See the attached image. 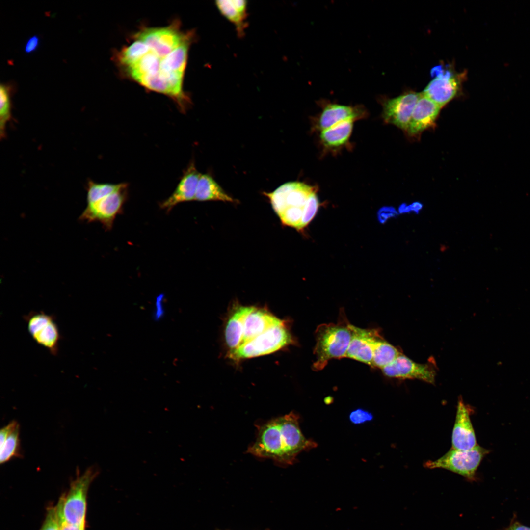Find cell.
Returning <instances> with one entry per match:
<instances>
[{"label":"cell","instance_id":"obj_11","mask_svg":"<svg viewBox=\"0 0 530 530\" xmlns=\"http://www.w3.org/2000/svg\"><path fill=\"white\" fill-rule=\"evenodd\" d=\"M382 370L389 377L418 379L431 384L435 381L436 372L431 365L415 362L401 353Z\"/></svg>","mask_w":530,"mask_h":530},{"label":"cell","instance_id":"obj_34","mask_svg":"<svg viewBox=\"0 0 530 530\" xmlns=\"http://www.w3.org/2000/svg\"><path fill=\"white\" fill-rule=\"evenodd\" d=\"M423 207V204L419 202H414L409 205L403 203L399 205L398 211L399 214L412 212L417 214L420 213Z\"/></svg>","mask_w":530,"mask_h":530},{"label":"cell","instance_id":"obj_8","mask_svg":"<svg viewBox=\"0 0 530 530\" xmlns=\"http://www.w3.org/2000/svg\"><path fill=\"white\" fill-rule=\"evenodd\" d=\"M431 74L433 79L423 93L442 107L458 94L465 75L441 65L434 67Z\"/></svg>","mask_w":530,"mask_h":530},{"label":"cell","instance_id":"obj_19","mask_svg":"<svg viewBox=\"0 0 530 530\" xmlns=\"http://www.w3.org/2000/svg\"><path fill=\"white\" fill-rule=\"evenodd\" d=\"M215 5L221 15L233 24L239 37L247 27L248 3L244 0H218Z\"/></svg>","mask_w":530,"mask_h":530},{"label":"cell","instance_id":"obj_26","mask_svg":"<svg viewBox=\"0 0 530 530\" xmlns=\"http://www.w3.org/2000/svg\"><path fill=\"white\" fill-rule=\"evenodd\" d=\"M400 354L396 347L381 337L374 344L372 366L382 369Z\"/></svg>","mask_w":530,"mask_h":530},{"label":"cell","instance_id":"obj_14","mask_svg":"<svg viewBox=\"0 0 530 530\" xmlns=\"http://www.w3.org/2000/svg\"><path fill=\"white\" fill-rule=\"evenodd\" d=\"M441 107L424 95L420 93L406 130L410 136L420 135L435 125Z\"/></svg>","mask_w":530,"mask_h":530},{"label":"cell","instance_id":"obj_3","mask_svg":"<svg viewBox=\"0 0 530 530\" xmlns=\"http://www.w3.org/2000/svg\"><path fill=\"white\" fill-rule=\"evenodd\" d=\"M98 472L96 468L90 467L77 476L67 493L60 497L55 506L58 518L69 524L85 528L87 493Z\"/></svg>","mask_w":530,"mask_h":530},{"label":"cell","instance_id":"obj_1","mask_svg":"<svg viewBox=\"0 0 530 530\" xmlns=\"http://www.w3.org/2000/svg\"><path fill=\"white\" fill-rule=\"evenodd\" d=\"M316 446L315 442L302 434L299 417L292 412L259 425L256 440L249 447L247 452L288 465L294 462L300 452Z\"/></svg>","mask_w":530,"mask_h":530},{"label":"cell","instance_id":"obj_30","mask_svg":"<svg viewBox=\"0 0 530 530\" xmlns=\"http://www.w3.org/2000/svg\"><path fill=\"white\" fill-rule=\"evenodd\" d=\"M303 208H287L279 216L283 224L298 230L303 214Z\"/></svg>","mask_w":530,"mask_h":530},{"label":"cell","instance_id":"obj_5","mask_svg":"<svg viewBox=\"0 0 530 530\" xmlns=\"http://www.w3.org/2000/svg\"><path fill=\"white\" fill-rule=\"evenodd\" d=\"M195 36L194 31L182 32L180 23L176 21L163 27L141 28L133 38L145 43L159 57L163 58L186 41L195 38Z\"/></svg>","mask_w":530,"mask_h":530},{"label":"cell","instance_id":"obj_23","mask_svg":"<svg viewBox=\"0 0 530 530\" xmlns=\"http://www.w3.org/2000/svg\"><path fill=\"white\" fill-rule=\"evenodd\" d=\"M195 200L199 201L218 200L233 202L232 197L226 194L215 181L209 175H201L197 187Z\"/></svg>","mask_w":530,"mask_h":530},{"label":"cell","instance_id":"obj_12","mask_svg":"<svg viewBox=\"0 0 530 530\" xmlns=\"http://www.w3.org/2000/svg\"><path fill=\"white\" fill-rule=\"evenodd\" d=\"M419 95L409 92L395 98L383 99L381 104L384 121L406 131Z\"/></svg>","mask_w":530,"mask_h":530},{"label":"cell","instance_id":"obj_16","mask_svg":"<svg viewBox=\"0 0 530 530\" xmlns=\"http://www.w3.org/2000/svg\"><path fill=\"white\" fill-rule=\"evenodd\" d=\"M201 175L194 162L191 161L184 172L174 192L160 204V208L168 212L180 203L195 200Z\"/></svg>","mask_w":530,"mask_h":530},{"label":"cell","instance_id":"obj_27","mask_svg":"<svg viewBox=\"0 0 530 530\" xmlns=\"http://www.w3.org/2000/svg\"><path fill=\"white\" fill-rule=\"evenodd\" d=\"M13 86L10 83L0 85V136L5 137L7 125L12 119L11 96Z\"/></svg>","mask_w":530,"mask_h":530},{"label":"cell","instance_id":"obj_6","mask_svg":"<svg viewBox=\"0 0 530 530\" xmlns=\"http://www.w3.org/2000/svg\"><path fill=\"white\" fill-rule=\"evenodd\" d=\"M489 452V450L478 445L468 450L451 448L440 458L427 461L424 466L429 469H446L473 481L480 462Z\"/></svg>","mask_w":530,"mask_h":530},{"label":"cell","instance_id":"obj_20","mask_svg":"<svg viewBox=\"0 0 530 530\" xmlns=\"http://www.w3.org/2000/svg\"><path fill=\"white\" fill-rule=\"evenodd\" d=\"M20 426L12 421L0 431V463L3 464L22 455L20 450Z\"/></svg>","mask_w":530,"mask_h":530},{"label":"cell","instance_id":"obj_13","mask_svg":"<svg viewBox=\"0 0 530 530\" xmlns=\"http://www.w3.org/2000/svg\"><path fill=\"white\" fill-rule=\"evenodd\" d=\"M351 327L352 336L345 357L372 366L374 344L381 336L376 329H362L352 325Z\"/></svg>","mask_w":530,"mask_h":530},{"label":"cell","instance_id":"obj_31","mask_svg":"<svg viewBox=\"0 0 530 530\" xmlns=\"http://www.w3.org/2000/svg\"><path fill=\"white\" fill-rule=\"evenodd\" d=\"M39 530H60L55 506L48 508L45 518Z\"/></svg>","mask_w":530,"mask_h":530},{"label":"cell","instance_id":"obj_2","mask_svg":"<svg viewBox=\"0 0 530 530\" xmlns=\"http://www.w3.org/2000/svg\"><path fill=\"white\" fill-rule=\"evenodd\" d=\"M343 314L336 323L322 324L315 331L316 340L313 369H323L332 359L345 357L352 336L351 324Z\"/></svg>","mask_w":530,"mask_h":530},{"label":"cell","instance_id":"obj_22","mask_svg":"<svg viewBox=\"0 0 530 530\" xmlns=\"http://www.w3.org/2000/svg\"><path fill=\"white\" fill-rule=\"evenodd\" d=\"M195 38L188 40L173 50L167 55L161 58L160 72L167 78L173 74L184 75L190 44Z\"/></svg>","mask_w":530,"mask_h":530},{"label":"cell","instance_id":"obj_36","mask_svg":"<svg viewBox=\"0 0 530 530\" xmlns=\"http://www.w3.org/2000/svg\"><path fill=\"white\" fill-rule=\"evenodd\" d=\"M58 519L60 530H85V527L69 524L58 517Z\"/></svg>","mask_w":530,"mask_h":530},{"label":"cell","instance_id":"obj_33","mask_svg":"<svg viewBox=\"0 0 530 530\" xmlns=\"http://www.w3.org/2000/svg\"><path fill=\"white\" fill-rule=\"evenodd\" d=\"M398 211L393 207L384 206L377 212L378 220L381 224L385 223L389 219L395 218L398 215Z\"/></svg>","mask_w":530,"mask_h":530},{"label":"cell","instance_id":"obj_17","mask_svg":"<svg viewBox=\"0 0 530 530\" xmlns=\"http://www.w3.org/2000/svg\"><path fill=\"white\" fill-rule=\"evenodd\" d=\"M283 321L267 310L250 306L243 319L242 341L239 346Z\"/></svg>","mask_w":530,"mask_h":530},{"label":"cell","instance_id":"obj_7","mask_svg":"<svg viewBox=\"0 0 530 530\" xmlns=\"http://www.w3.org/2000/svg\"><path fill=\"white\" fill-rule=\"evenodd\" d=\"M128 184L126 183L119 190L87 204L79 220L87 223L99 222L106 230H110L116 217L122 212L128 198Z\"/></svg>","mask_w":530,"mask_h":530},{"label":"cell","instance_id":"obj_9","mask_svg":"<svg viewBox=\"0 0 530 530\" xmlns=\"http://www.w3.org/2000/svg\"><path fill=\"white\" fill-rule=\"evenodd\" d=\"M24 319L33 340L51 354H57L61 336L54 317L43 311H32Z\"/></svg>","mask_w":530,"mask_h":530},{"label":"cell","instance_id":"obj_18","mask_svg":"<svg viewBox=\"0 0 530 530\" xmlns=\"http://www.w3.org/2000/svg\"><path fill=\"white\" fill-rule=\"evenodd\" d=\"M366 114L365 109L361 106H352L326 103L323 105V109L318 118V127L322 131L341 122L361 119Z\"/></svg>","mask_w":530,"mask_h":530},{"label":"cell","instance_id":"obj_28","mask_svg":"<svg viewBox=\"0 0 530 530\" xmlns=\"http://www.w3.org/2000/svg\"><path fill=\"white\" fill-rule=\"evenodd\" d=\"M126 183H97L91 180H89L86 186V204L93 203L101 197L119 190Z\"/></svg>","mask_w":530,"mask_h":530},{"label":"cell","instance_id":"obj_29","mask_svg":"<svg viewBox=\"0 0 530 530\" xmlns=\"http://www.w3.org/2000/svg\"><path fill=\"white\" fill-rule=\"evenodd\" d=\"M319 206L316 192L313 193L308 199L303 211L302 219L298 230L305 227L315 216Z\"/></svg>","mask_w":530,"mask_h":530},{"label":"cell","instance_id":"obj_35","mask_svg":"<svg viewBox=\"0 0 530 530\" xmlns=\"http://www.w3.org/2000/svg\"><path fill=\"white\" fill-rule=\"evenodd\" d=\"M39 45V37L36 35H33L26 41L24 47V51L27 54L31 53L37 50Z\"/></svg>","mask_w":530,"mask_h":530},{"label":"cell","instance_id":"obj_32","mask_svg":"<svg viewBox=\"0 0 530 530\" xmlns=\"http://www.w3.org/2000/svg\"><path fill=\"white\" fill-rule=\"evenodd\" d=\"M349 419L354 424H362L372 420L373 415L369 411L358 408L351 412L349 415Z\"/></svg>","mask_w":530,"mask_h":530},{"label":"cell","instance_id":"obj_21","mask_svg":"<svg viewBox=\"0 0 530 530\" xmlns=\"http://www.w3.org/2000/svg\"><path fill=\"white\" fill-rule=\"evenodd\" d=\"M250 306H236L232 311L225 328V340L229 351L238 348L241 342L243 319Z\"/></svg>","mask_w":530,"mask_h":530},{"label":"cell","instance_id":"obj_25","mask_svg":"<svg viewBox=\"0 0 530 530\" xmlns=\"http://www.w3.org/2000/svg\"><path fill=\"white\" fill-rule=\"evenodd\" d=\"M150 48L139 40H135L130 46L123 48L114 55V60L122 68L128 67L140 59Z\"/></svg>","mask_w":530,"mask_h":530},{"label":"cell","instance_id":"obj_10","mask_svg":"<svg viewBox=\"0 0 530 530\" xmlns=\"http://www.w3.org/2000/svg\"><path fill=\"white\" fill-rule=\"evenodd\" d=\"M315 192L314 187L302 183L284 184L273 192L266 193L273 209L279 216L287 208H304L309 196Z\"/></svg>","mask_w":530,"mask_h":530},{"label":"cell","instance_id":"obj_37","mask_svg":"<svg viewBox=\"0 0 530 530\" xmlns=\"http://www.w3.org/2000/svg\"><path fill=\"white\" fill-rule=\"evenodd\" d=\"M504 530H530V527L517 521H514L511 522V524Z\"/></svg>","mask_w":530,"mask_h":530},{"label":"cell","instance_id":"obj_15","mask_svg":"<svg viewBox=\"0 0 530 530\" xmlns=\"http://www.w3.org/2000/svg\"><path fill=\"white\" fill-rule=\"evenodd\" d=\"M470 412L467 405L459 398L452 433V449L468 450L477 445Z\"/></svg>","mask_w":530,"mask_h":530},{"label":"cell","instance_id":"obj_4","mask_svg":"<svg viewBox=\"0 0 530 530\" xmlns=\"http://www.w3.org/2000/svg\"><path fill=\"white\" fill-rule=\"evenodd\" d=\"M292 342V335L283 321L229 352V357L239 360L265 355L276 352Z\"/></svg>","mask_w":530,"mask_h":530},{"label":"cell","instance_id":"obj_24","mask_svg":"<svg viewBox=\"0 0 530 530\" xmlns=\"http://www.w3.org/2000/svg\"><path fill=\"white\" fill-rule=\"evenodd\" d=\"M354 121L353 120H345L322 130L320 138L323 143L330 147H337L344 144L351 135Z\"/></svg>","mask_w":530,"mask_h":530}]
</instances>
